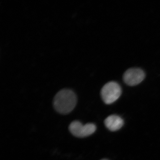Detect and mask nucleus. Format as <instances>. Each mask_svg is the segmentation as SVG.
Instances as JSON below:
<instances>
[{
  "instance_id": "f257e3e1",
  "label": "nucleus",
  "mask_w": 160,
  "mask_h": 160,
  "mask_svg": "<svg viewBox=\"0 0 160 160\" xmlns=\"http://www.w3.org/2000/svg\"><path fill=\"white\" fill-rule=\"evenodd\" d=\"M77 102L75 93L72 90L64 89L58 92L54 98V109L61 114H68L74 109Z\"/></svg>"
},
{
  "instance_id": "39448f33",
  "label": "nucleus",
  "mask_w": 160,
  "mask_h": 160,
  "mask_svg": "<svg viewBox=\"0 0 160 160\" xmlns=\"http://www.w3.org/2000/svg\"><path fill=\"white\" fill-rule=\"evenodd\" d=\"M104 123L107 129L111 131H116L122 127L124 121L118 116L112 115L106 118Z\"/></svg>"
},
{
  "instance_id": "423d86ee",
  "label": "nucleus",
  "mask_w": 160,
  "mask_h": 160,
  "mask_svg": "<svg viewBox=\"0 0 160 160\" xmlns=\"http://www.w3.org/2000/svg\"><path fill=\"white\" fill-rule=\"evenodd\" d=\"M106 160V159H102V160Z\"/></svg>"
},
{
  "instance_id": "f03ea898",
  "label": "nucleus",
  "mask_w": 160,
  "mask_h": 160,
  "mask_svg": "<svg viewBox=\"0 0 160 160\" xmlns=\"http://www.w3.org/2000/svg\"><path fill=\"white\" fill-rule=\"evenodd\" d=\"M122 94V89L119 84L111 81L105 84L101 91V97L104 102L111 104L119 98Z\"/></svg>"
},
{
  "instance_id": "7ed1b4c3",
  "label": "nucleus",
  "mask_w": 160,
  "mask_h": 160,
  "mask_svg": "<svg viewBox=\"0 0 160 160\" xmlns=\"http://www.w3.org/2000/svg\"><path fill=\"white\" fill-rule=\"evenodd\" d=\"M69 131L77 138L87 137L93 134L96 130V126L92 123H87L83 125L79 121H73L69 127Z\"/></svg>"
},
{
  "instance_id": "20e7f679",
  "label": "nucleus",
  "mask_w": 160,
  "mask_h": 160,
  "mask_svg": "<svg viewBox=\"0 0 160 160\" xmlns=\"http://www.w3.org/2000/svg\"><path fill=\"white\" fill-rule=\"evenodd\" d=\"M145 78V73L140 68H130L123 75V80L127 85L134 86L141 83Z\"/></svg>"
}]
</instances>
